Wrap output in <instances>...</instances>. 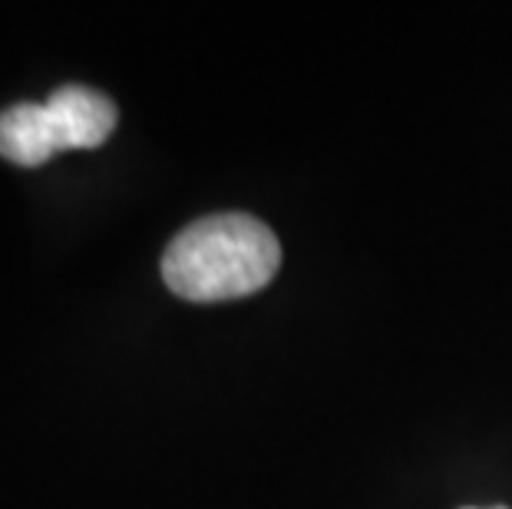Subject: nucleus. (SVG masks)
Segmentation results:
<instances>
[{"mask_svg": "<svg viewBox=\"0 0 512 509\" xmlns=\"http://www.w3.org/2000/svg\"><path fill=\"white\" fill-rule=\"evenodd\" d=\"M281 245L255 215L219 212L185 225L162 252V281L179 298L215 305L255 295L275 278Z\"/></svg>", "mask_w": 512, "mask_h": 509, "instance_id": "1", "label": "nucleus"}, {"mask_svg": "<svg viewBox=\"0 0 512 509\" xmlns=\"http://www.w3.org/2000/svg\"><path fill=\"white\" fill-rule=\"evenodd\" d=\"M47 110L57 129L60 153L63 149H96L116 129V103L90 86H60L50 93Z\"/></svg>", "mask_w": 512, "mask_h": 509, "instance_id": "2", "label": "nucleus"}, {"mask_svg": "<svg viewBox=\"0 0 512 509\" xmlns=\"http://www.w3.org/2000/svg\"><path fill=\"white\" fill-rule=\"evenodd\" d=\"M60 153L47 103H14L0 113V156L14 166L34 169Z\"/></svg>", "mask_w": 512, "mask_h": 509, "instance_id": "3", "label": "nucleus"}, {"mask_svg": "<svg viewBox=\"0 0 512 509\" xmlns=\"http://www.w3.org/2000/svg\"><path fill=\"white\" fill-rule=\"evenodd\" d=\"M493 509H506V506H493Z\"/></svg>", "mask_w": 512, "mask_h": 509, "instance_id": "4", "label": "nucleus"}]
</instances>
